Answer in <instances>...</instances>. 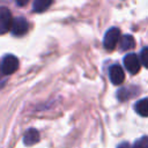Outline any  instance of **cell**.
I'll return each instance as SVG.
<instances>
[{"mask_svg":"<svg viewBox=\"0 0 148 148\" xmlns=\"http://www.w3.org/2000/svg\"><path fill=\"white\" fill-rule=\"evenodd\" d=\"M120 30L118 28H110L105 35H104V39H103V45L106 50H113L116 47V45L118 44V42H120Z\"/></svg>","mask_w":148,"mask_h":148,"instance_id":"1","label":"cell"},{"mask_svg":"<svg viewBox=\"0 0 148 148\" xmlns=\"http://www.w3.org/2000/svg\"><path fill=\"white\" fill-rule=\"evenodd\" d=\"M12 24H13V17H12L10 10L7 7L1 6L0 7V34L2 35L9 31L12 29Z\"/></svg>","mask_w":148,"mask_h":148,"instance_id":"2","label":"cell"},{"mask_svg":"<svg viewBox=\"0 0 148 148\" xmlns=\"http://www.w3.org/2000/svg\"><path fill=\"white\" fill-rule=\"evenodd\" d=\"M124 66L131 74H136L141 67V60L135 53H128L124 57Z\"/></svg>","mask_w":148,"mask_h":148,"instance_id":"3","label":"cell"},{"mask_svg":"<svg viewBox=\"0 0 148 148\" xmlns=\"http://www.w3.org/2000/svg\"><path fill=\"white\" fill-rule=\"evenodd\" d=\"M18 68V59L13 54H7L3 57L1 62V71L5 75L13 74Z\"/></svg>","mask_w":148,"mask_h":148,"instance_id":"4","label":"cell"},{"mask_svg":"<svg viewBox=\"0 0 148 148\" xmlns=\"http://www.w3.org/2000/svg\"><path fill=\"white\" fill-rule=\"evenodd\" d=\"M29 29V23L24 17H15L12 24V34L15 36H23Z\"/></svg>","mask_w":148,"mask_h":148,"instance_id":"5","label":"cell"},{"mask_svg":"<svg viewBox=\"0 0 148 148\" xmlns=\"http://www.w3.org/2000/svg\"><path fill=\"white\" fill-rule=\"evenodd\" d=\"M109 77L113 84H121L125 80L124 69L119 65H112L109 68Z\"/></svg>","mask_w":148,"mask_h":148,"instance_id":"6","label":"cell"},{"mask_svg":"<svg viewBox=\"0 0 148 148\" xmlns=\"http://www.w3.org/2000/svg\"><path fill=\"white\" fill-rule=\"evenodd\" d=\"M39 140V132L35 128L28 130L23 135V142L25 146H32Z\"/></svg>","mask_w":148,"mask_h":148,"instance_id":"7","label":"cell"},{"mask_svg":"<svg viewBox=\"0 0 148 148\" xmlns=\"http://www.w3.org/2000/svg\"><path fill=\"white\" fill-rule=\"evenodd\" d=\"M134 109L138 114L142 117H148V97L138 101L134 105Z\"/></svg>","mask_w":148,"mask_h":148,"instance_id":"8","label":"cell"},{"mask_svg":"<svg viewBox=\"0 0 148 148\" xmlns=\"http://www.w3.org/2000/svg\"><path fill=\"white\" fill-rule=\"evenodd\" d=\"M119 46H120V50L121 51L131 50V49H133L135 46V40H134V38L131 35H125V36H123L120 38Z\"/></svg>","mask_w":148,"mask_h":148,"instance_id":"9","label":"cell"},{"mask_svg":"<svg viewBox=\"0 0 148 148\" xmlns=\"http://www.w3.org/2000/svg\"><path fill=\"white\" fill-rule=\"evenodd\" d=\"M52 5V1H45V0H36L34 3H32V9L34 12H37V13H42L44 10H46L50 6Z\"/></svg>","mask_w":148,"mask_h":148,"instance_id":"10","label":"cell"},{"mask_svg":"<svg viewBox=\"0 0 148 148\" xmlns=\"http://www.w3.org/2000/svg\"><path fill=\"white\" fill-rule=\"evenodd\" d=\"M133 94H135V92L130 91V88H121V89L118 90V98L120 101H125V99L130 98Z\"/></svg>","mask_w":148,"mask_h":148,"instance_id":"11","label":"cell"},{"mask_svg":"<svg viewBox=\"0 0 148 148\" xmlns=\"http://www.w3.org/2000/svg\"><path fill=\"white\" fill-rule=\"evenodd\" d=\"M133 148H148V136H142L134 142Z\"/></svg>","mask_w":148,"mask_h":148,"instance_id":"12","label":"cell"},{"mask_svg":"<svg viewBox=\"0 0 148 148\" xmlns=\"http://www.w3.org/2000/svg\"><path fill=\"white\" fill-rule=\"evenodd\" d=\"M140 60L142 62V65L148 68V46L147 47H143L140 52Z\"/></svg>","mask_w":148,"mask_h":148,"instance_id":"13","label":"cell"},{"mask_svg":"<svg viewBox=\"0 0 148 148\" xmlns=\"http://www.w3.org/2000/svg\"><path fill=\"white\" fill-rule=\"evenodd\" d=\"M117 148H133V147H131V145L128 142H121L120 145H118Z\"/></svg>","mask_w":148,"mask_h":148,"instance_id":"14","label":"cell"}]
</instances>
